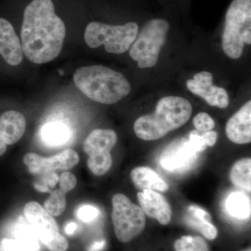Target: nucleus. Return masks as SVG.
<instances>
[{
    "label": "nucleus",
    "mask_w": 251,
    "mask_h": 251,
    "mask_svg": "<svg viewBox=\"0 0 251 251\" xmlns=\"http://www.w3.org/2000/svg\"><path fill=\"white\" fill-rule=\"evenodd\" d=\"M66 27L52 0H32L26 6L21 28L23 55L34 64L54 60L62 52Z\"/></svg>",
    "instance_id": "f257e3e1"
},
{
    "label": "nucleus",
    "mask_w": 251,
    "mask_h": 251,
    "mask_svg": "<svg viewBox=\"0 0 251 251\" xmlns=\"http://www.w3.org/2000/svg\"><path fill=\"white\" fill-rule=\"evenodd\" d=\"M192 112V105L187 99L175 96L163 97L158 100L153 113L137 119L133 126L135 135L146 141L161 139L183 126Z\"/></svg>",
    "instance_id": "f03ea898"
},
{
    "label": "nucleus",
    "mask_w": 251,
    "mask_h": 251,
    "mask_svg": "<svg viewBox=\"0 0 251 251\" xmlns=\"http://www.w3.org/2000/svg\"><path fill=\"white\" fill-rule=\"evenodd\" d=\"M74 81L86 97L105 105L120 101L131 89L121 73L101 65L79 68L74 74Z\"/></svg>",
    "instance_id": "7ed1b4c3"
},
{
    "label": "nucleus",
    "mask_w": 251,
    "mask_h": 251,
    "mask_svg": "<svg viewBox=\"0 0 251 251\" xmlns=\"http://www.w3.org/2000/svg\"><path fill=\"white\" fill-rule=\"evenodd\" d=\"M251 44V0H234L226 16L222 47L229 58L242 55L245 44Z\"/></svg>",
    "instance_id": "20e7f679"
},
{
    "label": "nucleus",
    "mask_w": 251,
    "mask_h": 251,
    "mask_svg": "<svg viewBox=\"0 0 251 251\" xmlns=\"http://www.w3.org/2000/svg\"><path fill=\"white\" fill-rule=\"evenodd\" d=\"M138 30L139 27L134 22L127 23L125 25L92 22L86 27L85 41L91 49L104 45L109 53L122 54L133 44Z\"/></svg>",
    "instance_id": "39448f33"
},
{
    "label": "nucleus",
    "mask_w": 251,
    "mask_h": 251,
    "mask_svg": "<svg viewBox=\"0 0 251 251\" xmlns=\"http://www.w3.org/2000/svg\"><path fill=\"white\" fill-rule=\"evenodd\" d=\"M169 29L168 21L158 18L145 25L129 51L130 57L138 62V67L147 69L156 65Z\"/></svg>",
    "instance_id": "423d86ee"
},
{
    "label": "nucleus",
    "mask_w": 251,
    "mask_h": 251,
    "mask_svg": "<svg viewBox=\"0 0 251 251\" xmlns=\"http://www.w3.org/2000/svg\"><path fill=\"white\" fill-rule=\"evenodd\" d=\"M112 221L117 239L128 243L139 236L146 226V217L140 206L122 193L112 197Z\"/></svg>",
    "instance_id": "0eeeda50"
},
{
    "label": "nucleus",
    "mask_w": 251,
    "mask_h": 251,
    "mask_svg": "<svg viewBox=\"0 0 251 251\" xmlns=\"http://www.w3.org/2000/svg\"><path fill=\"white\" fill-rule=\"evenodd\" d=\"M24 214L36 237L50 251H67V238L59 232V226L53 216L39 203L31 201L24 206Z\"/></svg>",
    "instance_id": "6e6552de"
},
{
    "label": "nucleus",
    "mask_w": 251,
    "mask_h": 251,
    "mask_svg": "<svg viewBox=\"0 0 251 251\" xmlns=\"http://www.w3.org/2000/svg\"><path fill=\"white\" fill-rule=\"evenodd\" d=\"M79 160L78 153L72 149L64 150L49 158L31 152L26 153L23 157V162L33 175L72 169L77 166Z\"/></svg>",
    "instance_id": "1a4fd4ad"
},
{
    "label": "nucleus",
    "mask_w": 251,
    "mask_h": 251,
    "mask_svg": "<svg viewBox=\"0 0 251 251\" xmlns=\"http://www.w3.org/2000/svg\"><path fill=\"white\" fill-rule=\"evenodd\" d=\"M198 152L187 140H175L161 153L159 163L163 169L173 173L189 171L198 159Z\"/></svg>",
    "instance_id": "9d476101"
},
{
    "label": "nucleus",
    "mask_w": 251,
    "mask_h": 251,
    "mask_svg": "<svg viewBox=\"0 0 251 251\" xmlns=\"http://www.w3.org/2000/svg\"><path fill=\"white\" fill-rule=\"evenodd\" d=\"M188 90L202 97L211 106L226 108L228 106V94L223 87L213 85V75L209 72H201L195 74L193 79L186 82Z\"/></svg>",
    "instance_id": "9b49d317"
},
{
    "label": "nucleus",
    "mask_w": 251,
    "mask_h": 251,
    "mask_svg": "<svg viewBox=\"0 0 251 251\" xmlns=\"http://www.w3.org/2000/svg\"><path fill=\"white\" fill-rule=\"evenodd\" d=\"M140 208L145 215L167 226L172 219V208L164 196L158 191L143 190L137 195Z\"/></svg>",
    "instance_id": "f8f14e48"
},
{
    "label": "nucleus",
    "mask_w": 251,
    "mask_h": 251,
    "mask_svg": "<svg viewBox=\"0 0 251 251\" xmlns=\"http://www.w3.org/2000/svg\"><path fill=\"white\" fill-rule=\"evenodd\" d=\"M0 55L10 66L19 65L23 53L19 38L7 20L0 18Z\"/></svg>",
    "instance_id": "ddd939ff"
},
{
    "label": "nucleus",
    "mask_w": 251,
    "mask_h": 251,
    "mask_svg": "<svg viewBox=\"0 0 251 251\" xmlns=\"http://www.w3.org/2000/svg\"><path fill=\"white\" fill-rule=\"evenodd\" d=\"M228 139L238 145L251 142V101L247 102L229 118L226 126Z\"/></svg>",
    "instance_id": "4468645a"
},
{
    "label": "nucleus",
    "mask_w": 251,
    "mask_h": 251,
    "mask_svg": "<svg viewBox=\"0 0 251 251\" xmlns=\"http://www.w3.org/2000/svg\"><path fill=\"white\" fill-rule=\"evenodd\" d=\"M25 129V118L21 112L8 110L0 116V137L6 145H14L19 141Z\"/></svg>",
    "instance_id": "2eb2a0df"
},
{
    "label": "nucleus",
    "mask_w": 251,
    "mask_h": 251,
    "mask_svg": "<svg viewBox=\"0 0 251 251\" xmlns=\"http://www.w3.org/2000/svg\"><path fill=\"white\" fill-rule=\"evenodd\" d=\"M117 141V135L113 130L98 128L91 132L84 141V151L89 156L110 152Z\"/></svg>",
    "instance_id": "dca6fc26"
},
{
    "label": "nucleus",
    "mask_w": 251,
    "mask_h": 251,
    "mask_svg": "<svg viewBox=\"0 0 251 251\" xmlns=\"http://www.w3.org/2000/svg\"><path fill=\"white\" fill-rule=\"evenodd\" d=\"M184 221L188 227L198 231L209 240H214L217 237L218 229L211 224L210 215L200 206H190L184 216Z\"/></svg>",
    "instance_id": "f3484780"
},
{
    "label": "nucleus",
    "mask_w": 251,
    "mask_h": 251,
    "mask_svg": "<svg viewBox=\"0 0 251 251\" xmlns=\"http://www.w3.org/2000/svg\"><path fill=\"white\" fill-rule=\"evenodd\" d=\"M130 178L135 187L140 190L166 192L169 186L156 172L149 167H136L130 172Z\"/></svg>",
    "instance_id": "a211bd4d"
},
{
    "label": "nucleus",
    "mask_w": 251,
    "mask_h": 251,
    "mask_svg": "<svg viewBox=\"0 0 251 251\" xmlns=\"http://www.w3.org/2000/svg\"><path fill=\"white\" fill-rule=\"evenodd\" d=\"M32 230L21 228L16 237L1 239L0 251H40V246L34 235L36 233Z\"/></svg>",
    "instance_id": "6ab92c4d"
},
{
    "label": "nucleus",
    "mask_w": 251,
    "mask_h": 251,
    "mask_svg": "<svg viewBox=\"0 0 251 251\" xmlns=\"http://www.w3.org/2000/svg\"><path fill=\"white\" fill-rule=\"evenodd\" d=\"M231 182L241 190L251 191V158H244L236 162L229 173Z\"/></svg>",
    "instance_id": "aec40b11"
},
{
    "label": "nucleus",
    "mask_w": 251,
    "mask_h": 251,
    "mask_svg": "<svg viewBox=\"0 0 251 251\" xmlns=\"http://www.w3.org/2000/svg\"><path fill=\"white\" fill-rule=\"evenodd\" d=\"M226 211L235 219L245 220L251 216V201L242 192L231 193L226 201Z\"/></svg>",
    "instance_id": "412c9836"
},
{
    "label": "nucleus",
    "mask_w": 251,
    "mask_h": 251,
    "mask_svg": "<svg viewBox=\"0 0 251 251\" xmlns=\"http://www.w3.org/2000/svg\"><path fill=\"white\" fill-rule=\"evenodd\" d=\"M41 138L50 146L64 145L69 138V128L60 122H50L43 127Z\"/></svg>",
    "instance_id": "4be33fe9"
},
{
    "label": "nucleus",
    "mask_w": 251,
    "mask_h": 251,
    "mask_svg": "<svg viewBox=\"0 0 251 251\" xmlns=\"http://www.w3.org/2000/svg\"><path fill=\"white\" fill-rule=\"evenodd\" d=\"M112 166V157L110 152L99 153L89 156L87 166L96 176H102L110 171Z\"/></svg>",
    "instance_id": "5701e85b"
},
{
    "label": "nucleus",
    "mask_w": 251,
    "mask_h": 251,
    "mask_svg": "<svg viewBox=\"0 0 251 251\" xmlns=\"http://www.w3.org/2000/svg\"><path fill=\"white\" fill-rule=\"evenodd\" d=\"M50 193L49 198L44 202V208L52 216L62 215L67 207V193L61 189L54 190Z\"/></svg>",
    "instance_id": "b1692460"
},
{
    "label": "nucleus",
    "mask_w": 251,
    "mask_h": 251,
    "mask_svg": "<svg viewBox=\"0 0 251 251\" xmlns=\"http://www.w3.org/2000/svg\"><path fill=\"white\" fill-rule=\"evenodd\" d=\"M175 251H209V246L199 236H182L175 242Z\"/></svg>",
    "instance_id": "393cba45"
},
{
    "label": "nucleus",
    "mask_w": 251,
    "mask_h": 251,
    "mask_svg": "<svg viewBox=\"0 0 251 251\" xmlns=\"http://www.w3.org/2000/svg\"><path fill=\"white\" fill-rule=\"evenodd\" d=\"M59 181L57 173H48L41 175L39 179L34 183V187L41 193H50Z\"/></svg>",
    "instance_id": "a878e982"
},
{
    "label": "nucleus",
    "mask_w": 251,
    "mask_h": 251,
    "mask_svg": "<svg viewBox=\"0 0 251 251\" xmlns=\"http://www.w3.org/2000/svg\"><path fill=\"white\" fill-rule=\"evenodd\" d=\"M193 122L196 129L202 133L210 131L215 127V122L206 112L198 113L193 118Z\"/></svg>",
    "instance_id": "bb28decb"
},
{
    "label": "nucleus",
    "mask_w": 251,
    "mask_h": 251,
    "mask_svg": "<svg viewBox=\"0 0 251 251\" xmlns=\"http://www.w3.org/2000/svg\"><path fill=\"white\" fill-rule=\"evenodd\" d=\"M76 215L82 222L91 223L98 218L99 211L98 208L96 206L86 204L78 208L76 211Z\"/></svg>",
    "instance_id": "cd10ccee"
},
{
    "label": "nucleus",
    "mask_w": 251,
    "mask_h": 251,
    "mask_svg": "<svg viewBox=\"0 0 251 251\" xmlns=\"http://www.w3.org/2000/svg\"><path fill=\"white\" fill-rule=\"evenodd\" d=\"M59 186L63 192L67 193L75 188L77 184L76 176L73 173L65 172L59 178Z\"/></svg>",
    "instance_id": "c85d7f7f"
},
{
    "label": "nucleus",
    "mask_w": 251,
    "mask_h": 251,
    "mask_svg": "<svg viewBox=\"0 0 251 251\" xmlns=\"http://www.w3.org/2000/svg\"><path fill=\"white\" fill-rule=\"evenodd\" d=\"M188 141L192 148L198 153L202 152L207 147L204 143L202 135L200 134L199 132L196 131V130H193L190 133Z\"/></svg>",
    "instance_id": "c756f323"
},
{
    "label": "nucleus",
    "mask_w": 251,
    "mask_h": 251,
    "mask_svg": "<svg viewBox=\"0 0 251 251\" xmlns=\"http://www.w3.org/2000/svg\"><path fill=\"white\" fill-rule=\"evenodd\" d=\"M202 136L206 146L213 147L216 143L218 134L216 132L210 130L203 133Z\"/></svg>",
    "instance_id": "7c9ffc66"
},
{
    "label": "nucleus",
    "mask_w": 251,
    "mask_h": 251,
    "mask_svg": "<svg viewBox=\"0 0 251 251\" xmlns=\"http://www.w3.org/2000/svg\"><path fill=\"white\" fill-rule=\"evenodd\" d=\"M77 228V226L75 223H68V224L66 225L65 227H64V232H65V233L68 234V235H72V234L75 232Z\"/></svg>",
    "instance_id": "2f4dec72"
},
{
    "label": "nucleus",
    "mask_w": 251,
    "mask_h": 251,
    "mask_svg": "<svg viewBox=\"0 0 251 251\" xmlns=\"http://www.w3.org/2000/svg\"><path fill=\"white\" fill-rule=\"evenodd\" d=\"M105 241H100V242H97L94 243L89 248V251H100L105 247Z\"/></svg>",
    "instance_id": "473e14b6"
},
{
    "label": "nucleus",
    "mask_w": 251,
    "mask_h": 251,
    "mask_svg": "<svg viewBox=\"0 0 251 251\" xmlns=\"http://www.w3.org/2000/svg\"><path fill=\"white\" fill-rule=\"evenodd\" d=\"M6 149H7V145L4 143V140L1 139L0 137V156H2L6 152Z\"/></svg>",
    "instance_id": "72a5a7b5"
},
{
    "label": "nucleus",
    "mask_w": 251,
    "mask_h": 251,
    "mask_svg": "<svg viewBox=\"0 0 251 251\" xmlns=\"http://www.w3.org/2000/svg\"><path fill=\"white\" fill-rule=\"evenodd\" d=\"M242 251H251V248H249V249H246V250Z\"/></svg>",
    "instance_id": "f704fd0d"
}]
</instances>
